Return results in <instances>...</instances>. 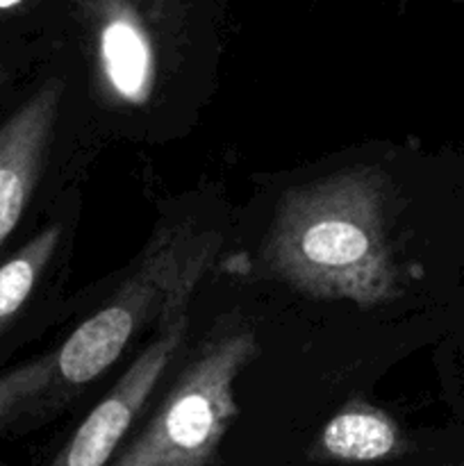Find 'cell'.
Returning a JSON list of instances; mask_svg holds the SVG:
<instances>
[{"instance_id":"1","label":"cell","mask_w":464,"mask_h":466,"mask_svg":"<svg viewBox=\"0 0 464 466\" xmlns=\"http://www.w3.org/2000/svg\"><path fill=\"white\" fill-rule=\"evenodd\" d=\"M262 262L277 280L321 300L376 308L396 294L387 241V180L353 167L282 196Z\"/></svg>"},{"instance_id":"3","label":"cell","mask_w":464,"mask_h":466,"mask_svg":"<svg viewBox=\"0 0 464 466\" xmlns=\"http://www.w3.org/2000/svg\"><path fill=\"white\" fill-rule=\"evenodd\" d=\"M255 355L250 328L209 341L114 466H207L239 417L235 382Z\"/></svg>"},{"instance_id":"2","label":"cell","mask_w":464,"mask_h":466,"mask_svg":"<svg viewBox=\"0 0 464 466\" xmlns=\"http://www.w3.org/2000/svg\"><path fill=\"white\" fill-rule=\"evenodd\" d=\"M218 244L221 237L209 230H159L112 300L57 350L45 353L62 399L107 371L146 326L166 328L185 317L187 303L217 259Z\"/></svg>"},{"instance_id":"4","label":"cell","mask_w":464,"mask_h":466,"mask_svg":"<svg viewBox=\"0 0 464 466\" xmlns=\"http://www.w3.org/2000/svg\"><path fill=\"white\" fill-rule=\"evenodd\" d=\"M94 77L109 105L144 107L176 53L173 0H76Z\"/></svg>"},{"instance_id":"10","label":"cell","mask_w":464,"mask_h":466,"mask_svg":"<svg viewBox=\"0 0 464 466\" xmlns=\"http://www.w3.org/2000/svg\"><path fill=\"white\" fill-rule=\"evenodd\" d=\"M7 77H9V71L5 66H0V86H3L5 82H7Z\"/></svg>"},{"instance_id":"6","label":"cell","mask_w":464,"mask_h":466,"mask_svg":"<svg viewBox=\"0 0 464 466\" xmlns=\"http://www.w3.org/2000/svg\"><path fill=\"white\" fill-rule=\"evenodd\" d=\"M62 82L45 80L0 123V246L35 196L53 141Z\"/></svg>"},{"instance_id":"5","label":"cell","mask_w":464,"mask_h":466,"mask_svg":"<svg viewBox=\"0 0 464 466\" xmlns=\"http://www.w3.org/2000/svg\"><path fill=\"white\" fill-rule=\"evenodd\" d=\"M187 317L162 328L157 337L141 350L121 380L80 423L62 453L50 466H105L130 431L159 378L173 362V355L185 339Z\"/></svg>"},{"instance_id":"8","label":"cell","mask_w":464,"mask_h":466,"mask_svg":"<svg viewBox=\"0 0 464 466\" xmlns=\"http://www.w3.org/2000/svg\"><path fill=\"white\" fill-rule=\"evenodd\" d=\"M59 237H62L59 226L44 228L0 267V335L7 330L9 323L16 319L32 296L36 282L57 250Z\"/></svg>"},{"instance_id":"7","label":"cell","mask_w":464,"mask_h":466,"mask_svg":"<svg viewBox=\"0 0 464 466\" xmlns=\"http://www.w3.org/2000/svg\"><path fill=\"white\" fill-rule=\"evenodd\" d=\"M317 449L323 458L339 462H378L400 449V431L382 410L350 400L321 431Z\"/></svg>"},{"instance_id":"9","label":"cell","mask_w":464,"mask_h":466,"mask_svg":"<svg viewBox=\"0 0 464 466\" xmlns=\"http://www.w3.org/2000/svg\"><path fill=\"white\" fill-rule=\"evenodd\" d=\"M25 3H30V0H0V14L3 12H14V9L23 7Z\"/></svg>"}]
</instances>
